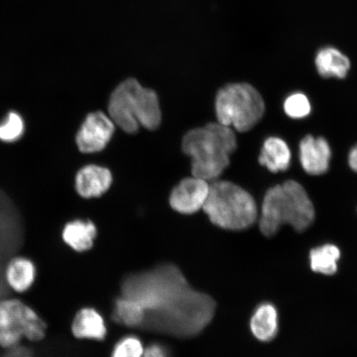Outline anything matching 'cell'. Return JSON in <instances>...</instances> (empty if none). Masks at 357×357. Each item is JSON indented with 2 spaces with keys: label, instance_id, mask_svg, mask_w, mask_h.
Wrapping results in <instances>:
<instances>
[{
  "label": "cell",
  "instance_id": "6da1fadb",
  "mask_svg": "<svg viewBox=\"0 0 357 357\" xmlns=\"http://www.w3.org/2000/svg\"><path fill=\"white\" fill-rule=\"evenodd\" d=\"M123 296L139 302L144 327L180 337L199 333L211 322L215 303L192 288L175 266L163 265L125 279Z\"/></svg>",
  "mask_w": 357,
  "mask_h": 357
},
{
  "label": "cell",
  "instance_id": "7a4b0ae2",
  "mask_svg": "<svg viewBox=\"0 0 357 357\" xmlns=\"http://www.w3.org/2000/svg\"><path fill=\"white\" fill-rule=\"evenodd\" d=\"M238 147L233 128L211 123L192 129L183 138L182 150L191 158L192 176L214 181L229 167Z\"/></svg>",
  "mask_w": 357,
  "mask_h": 357
},
{
  "label": "cell",
  "instance_id": "3957f363",
  "mask_svg": "<svg viewBox=\"0 0 357 357\" xmlns=\"http://www.w3.org/2000/svg\"><path fill=\"white\" fill-rule=\"evenodd\" d=\"M314 218V204L305 188L296 181H287L267 190L261 205L260 229L266 236L275 235L284 225L303 231Z\"/></svg>",
  "mask_w": 357,
  "mask_h": 357
},
{
  "label": "cell",
  "instance_id": "277c9868",
  "mask_svg": "<svg viewBox=\"0 0 357 357\" xmlns=\"http://www.w3.org/2000/svg\"><path fill=\"white\" fill-rule=\"evenodd\" d=\"M108 110L114 124L127 133H136L140 127L155 130L162 122L158 95L135 79L124 80L115 88Z\"/></svg>",
  "mask_w": 357,
  "mask_h": 357
},
{
  "label": "cell",
  "instance_id": "5b68a950",
  "mask_svg": "<svg viewBox=\"0 0 357 357\" xmlns=\"http://www.w3.org/2000/svg\"><path fill=\"white\" fill-rule=\"evenodd\" d=\"M214 225L227 230H243L257 220L255 199L247 190L233 182L214 181L203 207Z\"/></svg>",
  "mask_w": 357,
  "mask_h": 357
},
{
  "label": "cell",
  "instance_id": "8992f818",
  "mask_svg": "<svg viewBox=\"0 0 357 357\" xmlns=\"http://www.w3.org/2000/svg\"><path fill=\"white\" fill-rule=\"evenodd\" d=\"M218 123L245 132L264 116L266 106L261 93L251 84H227L218 92L215 100Z\"/></svg>",
  "mask_w": 357,
  "mask_h": 357
},
{
  "label": "cell",
  "instance_id": "52a82bcc",
  "mask_svg": "<svg viewBox=\"0 0 357 357\" xmlns=\"http://www.w3.org/2000/svg\"><path fill=\"white\" fill-rule=\"evenodd\" d=\"M47 323L33 307L17 298H0V347L10 349L22 339L39 342L46 337Z\"/></svg>",
  "mask_w": 357,
  "mask_h": 357
},
{
  "label": "cell",
  "instance_id": "ba28073f",
  "mask_svg": "<svg viewBox=\"0 0 357 357\" xmlns=\"http://www.w3.org/2000/svg\"><path fill=\"white\" fill-rule=\"evenodd\" d=\"M115 130V124L102 112L88 114L77 135L78 149L83 153H95L104 150Z\"/></svg>",
  "mask_w": 357,
  "mask_h": 357
},
{
  "label": "cell",
  "instance_id": "9c48e42d",
  "mask_svg": "<svg viewBox=\"0 0 357 357\" xmlns=\"http://www.w3.org/2000/svg\"><path fill=\"white\" fill-rule=\"evenodd\" d=\"M209 192V182L192 176L182 180L172 191L169 204L174 211L192 214L202 209Z\"/></svg>",
  "mask_w": 357,
  "mask_h": 357
},
{
  "label": "cell",
  "instance_id": "30bf717a",
  "mask_svg": "<svg viewBox=\"0 0 357 357\" xmlns=\"http://www.w3.org/2000/svg\"><path fill=\"white\" fill-rule=\"evenodd\" d=\"M300 158L307 174L320 176L328 171L332 151L325 138L307 135L301 142Z\"/></svg>",
  "mask_w": 357,
  "mask_h": 357
},
{
  "label": "cell",
  "instance_id": "8fae6325",
  "mask_svg": "<svg viewBox=\"0 0 357 357\" xmlns=\"http://www.w3.org/2000/svg\"><path fill=\"white\" fill-rule=\"evenodd\" d=\"M113 182L109 169L89 165L80 169L75 177V189L83 198L100 197L106 193Z\"/></svg>",
  "mask_w": 357,
  "mask_h": 357
},
{
  "label": "cell",
  "instance_id": "7c38bea8",
  "mask_svg": "<svg viewBox=\"0 0 357 357\" xmlns=\"http://www.w3.org/2000/svg\"><path fill=\"white\" fill-rule=\"evenodd\" d=\"M3 274L8 287L13 291L24 294L33 287L38 271L33 260L20 256L12 258L7 263Z\"/></svg>",
  "mask_w": 357,
  "mask_h": 357
},
{
  "label": "cell",
  "instance_id": "4fadbf2b",
  "mask_svg": "<svg viewBox=\"0 0 357 357\" xmlns=\"http://www.w3.org/2000/svg\"><path fill=\"white\" fill-rule=\"evenodd\" d=\"M71 331L75 337L100 341L105 339L107 328L99 312L91 307H84L75 316Z\"/></svg>",
  "mask_w": 357,
  "mask_h": 357
},
{
  "label": "cell",
  "instance_id": "5bb4252c",
  "mask_svg": "<svg viewBox=\"0 0 357 357\" xmlns=\"http://www.w3.org/2000/svg\"><path fill=\"white\" fill-rule=\"evenodd\" d=\"M291 162V151L287 142L279 137L268 138L259 155V163L271 172H285Z\"/></svg>",
  "mask_w": 357,
  "mask_h": 357
},
{
  "label": "cell",
  "instance_id": "9a60e30c",
  "mask_svg": "<svg viewBox=\"0 0 357 357\" xmlns=\"http://www.w3.org/2000/svg\"><path fill=\"white\" fill-rule=\"evenodd\" d=\"M315 64L319 75L324 78H345L351 68L349 58L331 47L321 49L316 56Z\"/></svg>",
  "mask_w": 357,
  "mask_h": 357
},
{
  "label": "cell",
  "instance_id": "2e32d148",
  "mask_svg": "<svg viewBox=\"0 0 357 357\" xmlns=\"http://www.w3.org/2000/svg\"><path fill=\"white\" fill-rule=\"evenodd\" d=\"M96 235V227L92 222L75 220L66 223L61 236L71 249L82 252L93 247Z\"/></svg>",
  "mask_w": 357,
  "mask_h": 357
},
{
  "label": "cell",
  "instance_id": "e0dca14e",
  "mask_svg": "<svg viewBox=\"0 0 357 357\" xmlns=\"http://www.w3.org/2000/svg\"><path fill=\"white\" fill-rule=\"evenodd\" d=\"M252 332L258 340L269 342L278 332V314L271 303L258 307L251 320Z\"/></svg>",
  "mask_w": 357,
  "mask_h": 357
},
{
  "label": "cell",
  "instance_id": "ac0fdd59",
  "mask_svg": "<svg viewBox=\"0 0 357 357\" xmlns=\"http://www.w3.org/2000/svg\"><path fill=\"white\" fill-rule=\"evenodd\" d=\"M113 317L119 324L135 328L144 324L146 312L139 302L123 296L115 302Z\"/></svg>",
  "mask_w": 357,
  "mask_h": 357
},
{
  "label": "cell",
  "instance_id": "d6986e66",
  "mask_svg": "<svg viewBox=\"0 0 357 357\" xmlns=\"http://www.w3.org/2000/svg\"><path fill=\"white\" fill-rule=\"evenodd\" d=\"M340 256V251L334 245L327 244L312 249L310 252L312 270L317 273L332 275L337 272Z\"/></svg>",
  "mask_w": 357,
  "mask_h": 357
},
{
  "label": "cell",
  "instance_id": "ffe728a7",
  "mask_svg": "<svg viewBox=\"0 0 357 357\" xmlns=\"http://www.w3.org/2000/svg\"><path fill=\"white\" fill-rule=\"evenodd\" d=\"M24 132V123L20 114L16 112L8 113L6 119L0 123V140L13 142L19 140Z\"/></svg>",
  "mask_w": 357,
  "mask_h": 357
},
{
  "label": "cell",
  "instance_id": "44dd1931",
  "mask_svg": "<svg viewBox=\"0 0 357 357\" xmlns=\"http://www.w3.org/2000/svg\"><path fill=\"white\" fill-rule=\"evenodd\" d=\"M285 114L292 119H303L307 117L311 112V105L309 99L301 93H296L290 96L284 104Z\"/></svg>",
  "mask_w": 357,
  "mask_h": 357
},
{
  "label": "cell",
  "instance_id": "7402d4cb",
  "mask_svg": "<svg viewBox=\"0 0 357 357\" xmlns=\"http://www.w3.org/2000/svg\"><path fill=\"white\" fill-rule=\"evenodd\" d=\"M144 348L140 339L129 336L121 339L114 348L111 357H142Z\"/></svg>",
  "mask_w": 357,
  "mask_h": 357
},
{
  "label": "cell",
  "instance_id": "603a6c76",
  "mask_svg": "<svg viewBox=\"0 0 357 357\" xmlns=\"http://www.w3.org/2000/svg\"><path fill=\"white\" fill-rule=\"evenodd\" d=\"M142 357H168L166 350L159 344H151L144 349Z\"/></svg>",
  "mask_w": 357,
  "mask_h": 357
},
{
  "label": "cell",
  "instance_id": "cb8c5ba5",
  "mask_svg": "<svg viewBox=\"0 0 357 357\" xmlns=\"http://www.w3.org/2000/svg\"><path fill=\"white\" fill-rule=\"evenodd\" d=\"M348 162H349L350 167L357 172V145L350 151Z\"/></svg>",
  "mask_w": 357,
  "mask_h": 357
}]
</instances>
